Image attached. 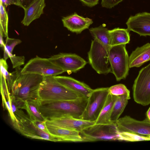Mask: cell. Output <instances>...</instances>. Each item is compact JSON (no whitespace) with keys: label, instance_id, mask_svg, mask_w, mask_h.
Listing matches in <instances>:
<instances>
[{"label":"cell","instance_id":"cell-1","mask_svg":"<svg viewBox=\"0 0 150 150\" xmlns=\"http://www.w3.org/2000/svg\"><path fill=\"white\" fill-rule=\"evenodd\" d=\"M88 98L80 97L64 100H40L37 102V105L46 120L64 117L81 119L87 105Z\"/></svg>","mask_w":150,"mask_h":150},{"label":"cell","instance_id":"cell-2","mask_svg":"<svg viewBox=\"0 0 150 150\" xmlns=\"http://www.w3.org/2000/svg\"><path fill=\"white\" fill-rule=\"evenodd\" d=\"M44 76L34 74L18 75L11 88V95L24 102L40 100L39 89Z\"/></svg>","mask_w":150,"mask_h":150},{"label":"cell","instance_id":"cell-3","mask_svg":"<svg viewBox=\"0 0 150 150\" xmlns=\"http://www.w3.org/2000/svg\"><path fill=\"white\" fill-rule=\"evenodd\" d=\"M38 93L42 100H69L83 97L60 83L51 76H44Z\"/></svg>","mask_w":150,"mask_h":150},{"label":"cell","instance_id":"cell-4","mask_svg":"<svg viewBox=\"0 0 150 150\" xmlns=\"http://www.w3.org/2000/svg\"><path fill=\"white\" fill-rule=\"evenodd\" d=\"M110 47L96 39L91 42L88 52V62L92 68L99 74L111 73L109 59Z\"/></svg>","mask_w":150,"mask_h":150},{"label":"cell","instance_id":"cell-5","mask_svg":"<svg viewBox=\"0 0 150 150\" xmlns=\"http://www.w3.org/2000/svg\"><path fill=\"white\" fill-rule=\"evenodd\" d=\"M126 45L111 46L109 52V59L111 73L117 81L125 79L129 70V56Z\"/></svg>","mask_w":150,"mask_h":150},{"label":"cell","instance_id":"cell-6","mask_svg":"<svg viewBox=\"0 0 150 150\" xmlns=\"http://www.w3.org/2000/svg\"><path fill=\"white\" fill-rule=\"evenodd\" d=\"M83 142L118 140V133L115 122L109 124H94L80 132Z\"/></svg>","mask_w":150,"mask_h":150},{"label":"cell","instance_id":"cell-7","mask_svg":"<svg viewBox=\"0 0 150 150\" xmlns=\"http://www.w3.org/2000/svg\"><path fill=\"white\" fill-rule=\"evenodd\" d=\"M134 101L145 106L150 104V63L139 71L132 86Z\"/></svg>","mask_w":150,"mask_h":150},{"label":"cell","instance_id":"cell-8","mask_svg":"<svg viewBox=\"0 0 150 150\" xmlns=\"http://www.w3.org/2000/svg\"><path fill=\"white\" fill-rule=\"evenodd\" d=\"M109 87L93 89L88 98L85 109L81 119L95 122L97 119L109 94Z\"/></svg>","mask_w":150,"mask_h":150},{"label":"cell","instance_id":"cell-9","mask_svg":"<svg viewBox=\"0 0 150 150\" xmlns=\"http://www.w3.org/2000/svg\"><path fill=\"white\" fill-rule=\"evenodd\" d=\"M64 71L52 62L48 58L38 56L29 60L22 68L21 73L34 74L44 76H56Z\"/></svg>","mask_w":150,"mask_h":150},{"label":"cell","instance_id":"cell-10","mask_svg":"<svg viewBox=\"0 0 150 150\" xmlns=\"http://www.w3.org/2000/svg\"><path fill=\"white\" fill-rule=\"evenodd\" d=\"M14 127L21 134L27 137L53 142L62 141L60 138L40 129L26 115L13 123Z\"/></svg>","mask_w":150,"mask_h":150},{"label":"cell","instance_id":"cell-11","mask_svg":"<svg viewBox=\"0 0 150 150\" xmlns=\"http://www.w3.org/2000/svg\"><path fill=\"white\" fill-rule=\"evenodd\" d=\"M48 59L64 72L69 73L77 72L87 63L83 59L75 54L60 53Z\"/></svg>","mask_w":150,"mask_h":150},{"label":"cell","instance_id":"cell-12","mask_svg":"<svg viewBox=\"0 0 150 150\" xmlns=\"http://www.w3.org/2000/svg\"><path fill=\"white\" fill-rule=\"evenodd\" d=\"M119 132H129L146 136L150 135V122L147 118L142 121L125 115L115 122Z\"/></svg>","mask_w":150,"mask_h":150},{"label":"cell","instance_id":"cell-13","mask_svg":"<svg viewBox=\"0 0 150 150\" xmlns=\"http://www.w3.org/2000/svg\"><path fill=\"white\" fill-rule=\"evenodd\" d=\"M126 24L129 31L141 36H150V13L144 12L131 16Z\"/></svg>","mask_w":150,"mask_h":150},{"label":"cell","instance_id":"cell-14","mask_svg":"<svg viewBox=\"0 0 150 150\" xmlns=\"http://www.w3.org/2000/svg\"><path fill=\"white\" fill-rule=\"evenodd\" d=\"M50 124L67 129L76 130L79 132L95 123V122L79 119L71 117H64L47 120Z\"/></svg>","mask_w":150,"mask_h":150},{"label":"cell","instance_id":"cell-15","mask_svg":"<svg viewBox=\"0 0 150 150\" xmlns=\"http://www.w3.org/2000/svg\"><path fill=\"white\" fill-rule=\"evenodd\" d=\"M62 21L64 26L70 31L77 34L81 33L88 29L93 23L92 20L78 15L76 13L63 17Z\"/></svg>","mask_w":150,"mask_h":150},{"label":"cell","instance_id":"cell-16","mask_svg":"<svg viewBox=\"0 0 150 150\" xmlns=\"http://www.w3.org/2000/svg\"><path fill=\"white\" fill-rule=\"evenodd\" d=\"M54 76L60 83L82 97L88 98L93 90L85 83L72 77L63 76Z\"/></svg>","mask_w":150,"mask_h":150},{"label":"cell","instance_id":"cell-17","mask_svg":"<svg viewBox=\"0 0 150 150\" xmlns=\"http://www.w3.org/2000/svg\"><path fill=\"white\" fill-rule=\"evenodd\" d=\"M46 125L50 134L60 138L62 141L83 142V139L78 131L58 127L46 122Z\"/></svg>","mask_w":150,"mask_h":150},{"label":"cell","instance_id":"cell-18","mask_svg":"<svg viewBox=\"0 0 150 150\" xmlns=\"http://www.w3.org/2000/svg\"><path fill=\"white\" fill-rule=\"evenodd\" d=\"M150 61V43H148L137 47L129 57V68L141 66L144 63Z\"/></svg>","mask_w":150,"mask_h":150},{"label":"cell","instance_id":"cell-19","mask_svg":"<svg viewBox=\"0 0 150 150\" xmlns=\"http://www.w3.org/2000/svg\"><path fill=\"white\" fill-rule=\"evenodd\" d=\"M45 6V0H35L24 10V16L21 23L25 26H28L32 22L39 18L43 14V9Z\"/></svg>","mask_w":150,"mask_h":150},{"label":"cell","instance_id":"cell-20","mask_svg":"<svg viewBox=\"0 0 150 150\" xmlns=\"http://www.w3.org/2000/svg\"><path fill=\"white\" fill-rule=\"evenodd\" d=\"M117 96L109 93L105 103L95 121V124H109L112 123L110 121V117Z\"/></svg>","mask_w":150,"mask_h":150},{"label":"cell","instance_id":"cell-21","mask_svg":"<svg viewBox=\"0 0 150 150\" xmlns=\"http://www.w3.org/2000/svg\"><path fill=\"white\" fill-rule=\"evenodd\" d=\"M110 37V46L125 44L129 43L130 36L127 29L115 28L109 30Z\"/></svg>","mask_w":150,"mask_h":150},{"label":"cell","instance_id":"cell-22","mask_svg":"<svg viewBox=\"0 0 150 150\" xmlns=\"http://www.w3.org/2000/svg\"><path fill=\"white\" fill-rule=\"evenodd\" d=\"M130 96L125 94L117 96L113 104L110 117L112 123L115 122L119 118L127 105Z\"/></svg>","mask_w":150,"mask_h":150},{"label":"cell","instance_id":"cell-23","mask_svg":"<svg viewBox=\"0 0 150 150\" xmlns=\"http://www.w3.org/2000/svg\"><path fill=\"white\" fill-rule=\"evenodd\" d=\"M0 73L4 76L9 92L11 91L12 86L16 80L18 75L21 72L22 69L20 67L16 68V70L13 72L10 73L8 71V66L6 60L4 58L0 60Z\"/></svg>","mask_w":150,"mask_h":150},{"label":"cell","instance_id":"cell-24","mask_svg":"<svg viewBox=\"0 0 150 150\" xmlns=\"http://www.w3.org/2000/svg\"><path fill=\"white\" fill-rule=\"evenodd\" d=\"M89 30L94 39L98 40L107 46H111L109 30L104 26L101 25L91 28Z\"/></svg>","mask_w":150,"mask_h":150},{"label":"cell","instance_id":"cell-25","mask_svg":"<svg viewBox=\"0 0 150 150\" xmlns=\"http://www.w3.org/2000/svg\"><path fill=\"white\" fill-rule=\"evenodd\" d=\"M38 101H26L24 109L26 111L32 120L46 121L38 109L37 105Z\"/></svg>","mask_w":150,"mask_h":150},{"label":"cell","instance_id":"cell-26","mask_svg":"<svg viewBox=\"0 0 150 150\" xmlns=\"http://www.w3.org/2000/svg\"><path fill=\"white\" fill-rule=\"evenodd\" d=\"M118 141L127 142L150 141V135H144L129 132H119Z\"/></svg>","mask_w":150,"mask_h":150},{"label":"cell","instance_id":"cell-27","mask_svg":"<svg viewBox=\"0 0 150 150\" xmlns=\"http://www.w3.org/2000/svg\"><path fill=\"white\" fill-rule=\"evenodd\" d=\"M22 42L19 39L12 38L7 37L5 45L4 47V59L6 60L9 56L12 54V52L15 47Z\"/></svg>","mask_w":150,"mask_h":150},{"label":"cell","instance_id":"cell-28","mask_svg":"<svg viewBox=\"0 0 150 150\" xmlns=\"http://www.w3.org/2000/svg\"><path fill=\"white\" fill-rule=\"evenodd\" d=\"M2 4L0 3V28L2 30L4 36L6 37H8V17L7 12Z\"/></svg>","mask_w":150,"mask_h":150},{"label":"cell","instance_id":"cell-29","mask_svg":"<svg viewBox=\"0 0 150 150\" xmlns=\"http://www.w3.org/2000/svg\"><path fill=\"white\" fill-rule=\"evenodd\" d=\"M109 93L110 94L116 96L123 95H130V91L123 84H119L109 87Z\"/></svg>","mask_w":150,"mask_h":150},{"label":"cell","instance_id":"cell-30","mask_svg":"<svg viewBox=\"0 0 150 150\" xmlns=\"http://www.w3.org/2000/svg\"><path fill=\"white\" fill-rule=\"evenodd\" d=\"M12 64L13 68L20 67L24 64L25 57L24 56H17L12 54L9 57Z\"/></svg>","mask_w":150,"mask_h":150},{"label":"cell","instance_id":"cell-31","mask_svg":"<svg viewBox=\"0 0 150 150\" xmlns=\"http://www.w3.org/2000/svg\"><path fill=\"white\" fill-rule=\"evenodd\" d=\"M123 0H101V4L103 7L111 8Z\"/></svg>","mask_w":150,"mask_h":150},{"label":"cell","instance_id":"cell-32","mask_svg":"<svg viewBox=\"0 0 150 150\" xmlns=\"http://www.w3.org/2000/svg\"><path fill=\"white\" fill-rule=\"evenodd\" d=\"M34 124L40 130L49 133L46 125V121L32 120Z\"/></svg>","mask_w":150,"mask_h":150},{"label":"cell","instance_id":"cell-33","mask_svg":"<svg viewBox=\"0 0 150 150\" xmlns=\"http://www.w3.org/2000/svg\"><path fill=\"white\" fill-rule=\"evenodd\" d=\"M35 0H19L21 7L24 10L28 8Z\"/></svg>","mask_w":150,"mask_h":150},{"label":"cell","instance_id":"cell-34","mask_svg":"<svg viewBox=\"0 0 150 150\" xmlns=\"http://www.w3.org/2000/svg\"><path fill=\"white\" fill-rule=\"evenodd\" d=\"M84 4L89 7H93L98 4L99 0H79Z\"/></svg>","mask_w":150,"mask_h":150},{"label":"cell","instance_id":"cell-35","mask_svg":"<svg viewBox=\"0 0 150 150\" xmlns=\"http://www.w3.org/2000/svg\"><path fill=\"white\" fill-rule=\"evenodd\" d=\"M4 36V34L2 30L0 28V45L1 47H4L5 45V43L3 40V37Z\"/></svg>","mask_w":150,"mask_h":150},{"label":"cell","instance_id":"cell-36","mask_svg":"<svg viewBox=\"0 0 150 150\" xmlns=\"http://www.w3.org/2000/svg\"><path fill=\"white\" fill-rule=\"evenodd\" d=\"M7 1L8 5L13 4L21 7L19 0H7Z\"/></svg>","mask_w":150,"mask_h":150},{"label":"cell","instance_id":"cell-37","mask_svg":"<svg viewBox=\"0 0 150 150\" xmlns=\"http://www.w3.org/2000/svg\"><path fill=\"white\" fill-rule=\"evenodd\" d=\"M146 118L150 122V106L146 113Z\"/></svg>","mask_w":150,"mask_h":150}]
</instances>
